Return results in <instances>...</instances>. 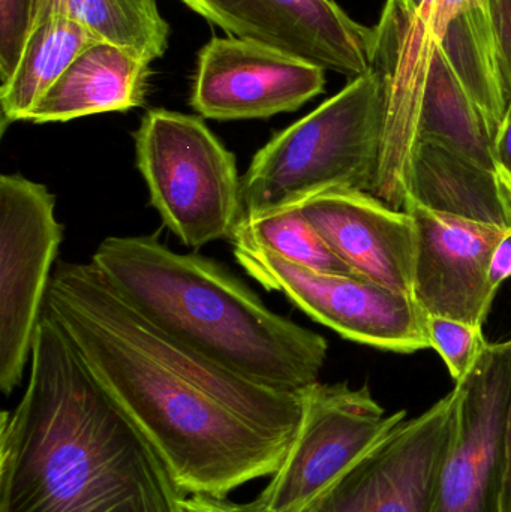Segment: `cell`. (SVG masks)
Segmentation results:
<instances>
[{
  "label": "cell",
  "instance_id": "f1b7e54d",
  "mask_svg": "<svg viewBox=\"0 0 511 512\" xmlns=\"http://www.w3.org/2000/svg\"><path fill=\"white\" fill-rule=\"evenodd\" d=\"M183 512H243L239 505H231L224 499L212 498L207 495H192L182 502Z\"/></svg>",
  "mask_w": 511,
  "mask_h": 512
},
{
  "label": "cell",
  "instance_id": "5bb4252c",
  "mask_svg": "<svg viewBox=\"0 0 511 512\" xmlns=\"http://www.w3.org/2000/svg\"><path fill=\"white\" fill-rule=\"evenodd\" d=\"M434 38L428 18L416 17L402 0H387L374 29L371 68L383 75L386 86L380 165L372 194L395 209L404 210L416 149L420 102Z\"/></svg>",
  "mask_w": 511,
  "mask_h": 512
},
{
  "label": "cell",
  "instance_id": "30bf717a",
  "mask_svg": "<svg viewBox=\"0 0 511 512\" xmlns=\"http://www.w3.org/2000/svg\"><path fill=\"white\" fill-rule=\"evenodd\" d=\"M458 414L432 512H501L511 396V337L488 343L456 382Z\"/></svg>",
  "mask_w": 511,
  "mask_h": 512
},
{
  "label": "cell",
  "instance_id": "277c9868",
  "mask_svg": "<svg viewBox=\"0 0 511 512\" xmlns=\"http://www.w3.org/2000/svg\"><path fill=\"white\" fill-rule=\"evenodd\" d=\"M384 110L383 75L371 68L278 132L242 177V221L300 207L330 189L372 192L380 165Z\"/></svg>",
  "mask_w": 511,
  "mask_h": 512
},
{
  "label": "cell",
  "instance_id": "8992f818",
  "mask_svg": "<svg viewBox=\"0 0 511 512\" xmlns=\"http://www.w3.org/2000/svg\"><path fill=\"white\" fill-rule=\"evenodd\" d=\"M63 227L47 186L0 177V390L9 396L30 364Z\"/></svg>",
  "mask_w": 511,
  "mask_h": 512
},
{
  "label": "cell",
  "instance_id": "d4e9b609",
  "mask_svg": "<svg viewBox=\"0 0 511 512\" xmlns=\"http://www.w3.org/2000/svg\"><path fill=\"white\" fill-rule=\"evenodd\" d=\"M501 69L511 102V0H486Z\"/></svg>",
  "mask_w": 511,
  "mask_h": 512
},
{
  "label": "cell",
  "instance_id": "9a60e30c",
  "mask_svg": "<svg viewBox=\"0 0 511 512\" xmlns=\"http://www.w3.org/2000/svg\"><path fill=\"white\" fill-rule=\"evenodd\" d=\"M300 210L359 276L413 297L417 231L407 210L347 188L315 195Z\"/></svg>",
  "mask_w": 511,
  "mask_h": 512
},
{
  "label": "cell",
  "instance_id": "8fae6325",
  "mask_svg": "<svg viewBox=\"0 0 511 512\" xmlns=\"http://www.w3.org/2000/svg\"><path fill=\"white\" fill-rule=\"evenodd\" d=\"M326 89V71L278 48L225 36L198 53L191 105L206 119H269L293 113Z\"/></svg>",
  "mask_w": 511,
  "mask_h": 512
},
{
  "label": "cell",
  "instance_id": "2e32d148",
  "mask_svg": "<svg viewBox=\"0 0 511 512\" xmlns=\"http://www.w3.org/2000/svg\"><path fill=\"white\" fill-rule=\"evenodd\" d=\"M149 77V60L128 48L96 41L45 93L27 122H69L141 107L146 102Z\"/></svg>",
  "mask_w": 511,
  "mask_h": 512
},
{
  "label": "cell",
  "instance_id": "cb8c5ba5",
  "mask_svg": "<svg viewBox=\"0 0 511 512\" xmlns=\"http://www.w3.org/2000/svg\"><path fill=\"white\" fill-rule=\"evenodd\" d=\"M35 0H0V83L8 80L33 26Z\"/></svg>",
  "mask_w": 511,
  "mask_h": 512
},
{
  "label": "cell",
  "instance_id": "7a4b0ae2",
  "mask_svg": "<svg viewBox=\"0 0 511 512\" xmlns=\"http://www.w3.org/2000/svg\"><path fill=\"white\" fill-rule=\"evenodd\" d=\"M185 495L44 309L24 396L0 418V512H183Z\"/></svg>",
  "mask_w": 511,
  "mask_h": 512
},
{
  "label": "cell",
  "instance_id": "9c48e42d",
  "mask_svg": "<svg viewBox=\"0 0 511 512\" xmlns=\"http://www.w3.org/2000/svg\"><path fill=\"white\" fill-rule=\"evenodd\" d=\"M456 414L458 393L453 390L381 436L308 512L434 511Z\"/></svg>",
  "mask_w": 511,
  "mask_h": 512
},
{
  "label": "cell",
  "instance_id": "1f68e13d",
  "mask_svg": "<svg viewBox=\"0 0 511 512\" xmlns=\"http://www.w3.org/2000/svg\"><path fill=\"white\" fill-rule=\"evenodd\" d=\"M498 176H500V174H498ZM500 180H501V185H503L504 194H506L507 203H509L510 212H511V186L501 176H500Z\"/></svg>",
  "mask_w": 511,
  "mask_h": 512
},
{
  "label": "cell",
  "instance_id": "4316f807",
  "mask_svg": "<svg viewBox=\"0 0 511 512\" xmlns=\"http://www.w3.org/2000/svg\"><path fill=\"white\" fill-rule=\"evenodd\" d=\"M511 277V228L501 240L500 245L492 255L489 265V282L495 291H500L501 285Z\"/></svg>",
  "mask_w": 511,
  "mask_h": 512
},
{
  "label": "cell",
  "instance_id": "44dd1931",
  "mask_svg": "<svg viewBox=\"0 0 511 512\" xmlns=\"http://www.w3.org/2000/svg\"><path fill=\"white\" fill-rule=\"evenodd\" d=\"M51 15L72 18L99 41L128 48L149 62L168 48L170 26L158 0H35L32 29Z\"/></svg>",
  "mask_w": 511,
  "mask_h": 512
},
{
  "label": "cell",
  "instance_id": "4dcf8cb0",
  "mask_svg": "<svg viewBox=\"0 0 511 512\" xmlns=\"http://www.w3.org/2000/svg\"><path fill=\"white\" fill-rule=\"evenodd\" d=\"M402 3L416 17H426L431 9L432 0H402Z\"/></svg>",
  "mask_w": 511,
  "mask_h": 512
},
{
  "label": "cell",
  "instance_id": "603a6c76",
  "mask_svg": "<svg viewBox=\"0 0 511 512\" xmlns=\"http://www.w3.org/2000/svg\"><path fill=\"white\" fill-rule=\"evenodd\" d=\"M426 331L429 345L441 355L455 382L473 369L489 343L482 327L444 316H426Z\"/></svg>",
  "mask_w": 511,
  "mask_h": 512
},
{
  "label": "cell",
  "instance_id": "7402d4cb",
  "mask_svg": "<svg viewBox=\"0 0 511 512\" xmlns=\"http://www.w3.org/2000/svg\"><path fill=\"white\" fill-rule=\"evenodd\" d=\"M236 237L309 270L359 276L309 224L300 207H288L257 218L245 219L233 239Z\"/></svg>",
  "mask_w": 511,
  "mask_h": 512
},
{
  "label": "cell",
  "instance_id": "ba28073f",
  "mask_svg": "<svg viewBox=\"0 0 511 512\" xmlns=\"http://www.w3.org/2000/svg\"><path fill=\"white\" fill-rule=\"evenodd\" d=\"M407 418L386 415L369 388L317 384L305 391L296 438L278 471L243 512H308L381 436Z\"/></svg>",
  "mask_w": 511,
  "mask_h": 512
},
{
  "label": "cell",
  "instance_id": "52a82bcc",
  "mask_svg": "<svg viewBox=\"0 0 511 512\" xmlns=\"http://www.w3.org/2000/svg\"><path fill=\"white\" fill-rule=\"evenodd\" d=\"M231 242L249 276L345 339L398 354L431 348L428 315L411 295L365 277L309 270L237 237Z\"/></svg>",
  "mask_w": 511,
  "mask_h": 512
},
{
  "label": "cell",
  "instance_id": "7c38bea8",
  "mask_svg": "<svg viewBox=\"0 0 511 512\" xmlns=\"http://www.w3.org/2000/svg\"><path fill=\"white\" fill-rule=\"evenodd\" d=\"M228 35L278 48L324 71L362 77L371 69L374 29L333 0H182Z\"/></svg>",
  "mask_w": 511,
  "mask_h": 512
},
{
  "label": "cell",
  "instance_id": "6da1fadb",
  "mask_svg": "<svg viewBox=\"0 0 511 512\" xmlns=\"http://www.w3.org/2000/svg\"><path fill=\"white\" fill-rule=\"evenodd\" d=\"M45 310L183 492L225 499L284 462L305 391L258 384L168 336L92 262L56 265Z\"/></svg>",
  "mask_w": 511,
  "mask_h": 512
},
{
  "label": "cell",
  "instance_id": "ffe728a7",
  "mask_svg": "<svg viewBox=\"0 0 511 512\" xmlns=\"http://www.w3.org/2000/svg\"><path fill=\"white\" fill-rule=\"evenodd\" d=\"M435 42L479 108L494 140L509 108V93L488 5L471 6L459 12Z\"/></svg>",
  "mask_w": 511,
  "mask_h": 512
},
{
  "label": "cell",
  "instance_id": "d6986e66",
  "mask_svg": "<svg viewBox=\"0 0 511 512\" xmlns=\"http://www.w3.org/2000/svg\"><path fill=\"white\" fill-rule=\"evenodd\" d=\"M417 137L443 144L488 170L498 171L494 140L485 119L435 41L423 86Z\"/></svg>",
  "mask_w": 511,
  "mask_h": 512
},
{
  "label": "cell",
  "instance_id": "83f0119b",
  "mask_svg": "<svg viewBox=\"0 0 511 512\" xmlns=\"http://www.w3.org/2000/svg\"><path fill=\"white\" fill-rule=\"evenodd\" d=\"M494 156L498 173L511 183V102L494 138Z\"/></svg>",
  "mask_w": 511,
  "mask_h": 512
},
{
  "label": "cell",
  "instance_id": "3957f363",
  "mask_svg": "<svg viewBox=\"0 0 511 512\" xmlns=\"http://www.w3.org/2000/svg\"><path fill=\"white\" fill-rule=\"evenodd\" d=\"M90 262L144 318L231 372L294 393L317 384L327 340L272 312L218 262L155 237H108Z\"/></svg>",
  "mask_w": 511,
  "mask_h": 512
},
{
  "label": "cell",
  "instance_id": "d6a6232c",
  "mask_svg": "<svg viewBox=\"0 0 511 512\" xmlns=\"http://www.w3.org/2000/svg\"><path fill=\"white\" fill-rule=\"evenodd\" d=\"M498 174H500V173H498ZM500 176H501V174H500ZM501 177H503V176H501ZM503 179L506 180V182L509 183V185L511 186V183L509 182V180L506 179V177H503Z\"/></svg>",
  "mask_w": 511,
  "mask_h": 512
},
{
  "label": "cell",
  "instance_id": "484cf974",
  "mask_svg": "<svg viewBox=\"0 0 511 512\" xmlns=\"http://www.w3.org/2000/svg\"><path fill=\"white\" fill-rule=\"evenodd\" d=\"M476 5H486V0H432L431 9L426 18H428L429 32L434 41L440 38L447 23L455 15Z\"/></svg>",
  "mask_w": 511,
  "mask_h": 512
},
{
  "label": "cell",
  "instance_id": "5b68a950",
  "mask_svg": "<svg viewBox=\"0 0 511 512\" xmlns=\"http://www.w3.org/2000/svg\"><path fill=\"white\" fill-rule=\"evenodd\" d=\"M137 167L165 227L189 248L233 239L242 224L236 158L206 123L177 111H147L135 132Z\"/></svg>",
  "mask_w": 511,
  "mask_h": 512
},
{
  "label": "cell",
  "instance_id": "4fadbf2b",
  "mask_svg": "<svg viewBox=\"0 0 511 512\" xmlns=\"http://www.w3.org/2000/svg\"><path fill=\"white\" fill-rule=\"evenodd\" d=\"M417 231L413 298L428 315L483 327L494 303L492 255L510 228L434 212L408 198Z\"/></svg>",
  "mask_w": 511,
  "mask_h": 512
},
{
  "label": "cell",
  "instance_id": "f546056e",
  "mask_svg": "<svg viewBox=\"0 0 511 512\" xmlns=\"http://www.w3.org/2000/svg\"><path fill=\"white\" fill-rule=\"evenodd\" d=\"M501 512H511V396L506 427V471H504L503 499Z\"/></svg>",
  "mask_w": 511,
  "mask_h": 512
},
{
  "label": "cell",
  "instance_id": "e0dca14e",
  "mask_svg": "<svg viewBox=\"0 0 511 512\" xmlns=\"http://www.w3.org/2000/svg\"><path fill=\"white\" fill-rule=\"evenodd\" d=\"M408 189V198L434 212L511 228L510 207L498 171L488 170L443 144L417 143Z\"/></svg>",
  "mask_w": 511,
  "mask_h": 512
},
{
  "label": "cell",
  "instance_id": "ac0fdd59",
  "mask_svg": "<svg viewBox=\"0 0 511 512\" xmlns=\"http://www.w3.org/2000/svg\"><path fill=\"white\" fill-rule=\"evenodd\" d=\"M96 41L86 27L63 15H51L36 24L14 71L0 83L2 131L11 123L27 122L45 93Z\"/></svg>",
  "mask_w": 511,
  "mask_h": 512
}]
</instances>
